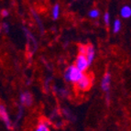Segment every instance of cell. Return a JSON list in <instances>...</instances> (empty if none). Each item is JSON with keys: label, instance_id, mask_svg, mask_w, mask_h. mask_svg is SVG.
<instances>
[{"label": "cell", "instance_id": "1", "mask_svg": "<svg viewBox=\"0 0 131 131\" xmlns=\"http://www.w3.org/2000/svg\"><path fill=\"white\" fill-rule=\"evenodd\" d=\"M83 72H80L78 69L74 67V65H71L67 68L65 70V72H64V79L66 81L69 82V83H75L76 84L81 78L83 76Z\"/></svg>", "mask_w": 131, "mask_h": 131}, {"label": "cell", "instance_id": "2", "mask_svg": "<svg viewBox=\"0 0 131 131\" xmlns=\"http://www.w3.org/2000/svg\"><path fill=\"white\" fill-rule=\"evenodd\" d=\"M93 84V78L90 75L83 74V76L81 78V80L76 83V88L79 91L82 92H86L89 91L92 87Z\"/></svg>", "mask_w": 131, "mask_h": 131}, {"label": "cell", "instance_id": "3", "mask_svg": "<svg viewBox=\"0 0 131 131\" xmlns=\"http://www.w3.org/2000/svg\"><path fill=\"white\" fill-rule=\"evenodd\" d=\"M74 67L76 69H78L80 72H84L87 71V69L89 68V63H88L87 59H86V57L83 54H79L77 56L76 60H75V62H74Z\"/></svg>", "mask_w": 131, "mask_h": 131}, {"label": "cell", "instance_id": "4", "mask_svg": "<svg viewBox=\"0 0 131 131\" xmlns=\"http://www.w3.org/2000/svg\"><path fill=\"white\" fill-rule=\"evenodd\" d=\"M110 85H111V74L110 72H105L101 82V87L102 90L105 93V95H109Z\"/></svg>", "mask_w": 131, "mask_h": 131}, {"label": "cell", "instance_id": "5", "mask_svg": "<svg viewBox=\"0 0 131 131\" xmlns=\"http://www.w3.org/2000/svg\"><path fill=\"white\" fill-rule=\"evenodd\" d=\"M0 119L5 123L6 127L8 129H12V123L9 118L8 113H7L6 107L3 105H0Z\"/></svg>", "mask_w": 131, "mask_h": 131}, {"label": "cell", "instance_id": "6", "mask_svg": "<svg viewBox=\"0 0 131 131\" xmlns=\"http://www.w3.org/2000/svg\"><path fill=\"white\" fill-rule=\"evenodd\" d=\"M19 100L20 103L22 105H24L26 107L30 106L33 104V97L32 94L29 92H23L19 96Z\"/></svg>", "mask_w": 131, "mask_h": 131}, {"label": "cell", "instance_id": "7", "mask_svg": "<svg viewBox=\"0 0 131 131\" xmlns=\"http://www.w3.org/2000/svg\"><path fill=\"white\" fill-rule=\"evenodd\" d=\"M85 54L84 56L86 57L87 61L89 65L94 62V56H95V51H94V48L92 44H88V45H85Z\"/></svg>", "mask_w": 131, "mask_h": 131}, {"label": "cell", "instance_id": "8", "mask_svg": "<svg viewBox=\"0 0 131 131\" xmlns=\"http://www.w3.org/2000/svg\"><path fill=\"white\" fill-rule=\"evenodd\" d=\"M120 15L124 18H129L131 16V8L128 5L124 6L120 10Z\"/></svg>", "mask_w": 131, "mask_h": 131}, {"label": "cell", "instance_id": "9", "mask_svg": "<svg viewBox=\"0 0 131 131\" xmlns=\"http://www.w3.org/2000/svg\"><path fill=\"white\" fill-rule=\"evenodd\" d=\"M60 6L58 4L54 5L52 7V9H51V16H52V18L54 20L58 19L60 17Z\"/></svg>", "mask_w": 131, "mask_h": 131}, {"label": "cell", "instance_id": "10", "mask_svg": "<svg viewBox=\"0 0 131 131\" xmlns=\"http://www.w3.org/2000/svg\"><path fill=\"white\" fill-rule=\"evenodd\" d=\"M35 131H50V127H49L48 124H46L45 122H40L39 123V125L36 127Z\"/></svg>", "mask_w": 131, "mask_h": 131}, {"label": "cell", "instance_id": "11", "mask_svg": "<svg viewBox=\"0 0 131 131\" xmlns=\"http://www.w3.org/2000/svg\"><path fill=\"white\" fill-rule=\"evenodd\" d=\"M121 29V21L119 19H116L113 24V32L117 33Z\"/></svg>", "mask_w": 131, "mask_h": 131}, {"label": "cell", "instance_id": "12", "mask_svg": "<svg viewBox=\"0 0 131 131\" xmlns=\"http://www.w3.org/2000/svg\"><path fill=\"white\" fill-rule=\"evenodd\" d=\"M99 15H100V11L96 8H94V9H92V10H90L89 13H88V16H89L91 18H93V19L97 18L99 17Z\"/></svg>", "mask_w": 131, "mask_h": 131}, {"label": "cell", "instance_id": "13", "mask_svg": "<svg viewBox=\"0 0 131 131\" xmlns=\"http://www.w3.org/2000/svg\"><path fill=\"white\" fill-rule=\"evenodd\" d=\"M104 22L105 23V25H109L110 23V15L108 12H106V13H105V15H104Z\"/></svg>", "mask_w": 131, "mask_h": 131}, {"label": "cell", "instance_id": "14", "mask_svg": "<svg viewBox=\"0 0 131 131\" xmlns=\"http://www.w3.org/2000/svg\"><path fill=\"white\" fill-rule=\"evenodd\" d=\"M85 45H83V44H80L79 45V54H85Z\"/></svg>", "mask_w": 131, "mask_h": 131}, {"label": "cell", "instance_id": "15", "mask_svg": "<svg viewBox=\"0 0 131 131\" xmlns=\"http://www.w3.org/2000/svg\"><path fill=\"white\" fill-rule=\"evenodd\" d=\"M8 15H9L8 11L6 10V9H4V10L1 11V16H2V17H4V18H6V17H7V16H8Z\"/></svg>", "mask_w": 131, "mask_h": 131}, {"label": "cell", "instance_id": "16", "mask_svg": "<svg viewBox=\"0 0 131 131\" xmlns=\"http://www.w3.org/2000/svg\"><path fill=\"white\" fill-rule=\"evenodd\" d=\"M2 27H3V28H4L5 30L6 31H8V28H9V26L7 24V23H3L2 24Z\"/></svg>", "mask_w": 131, "mask_h": 131}]
</instances>
